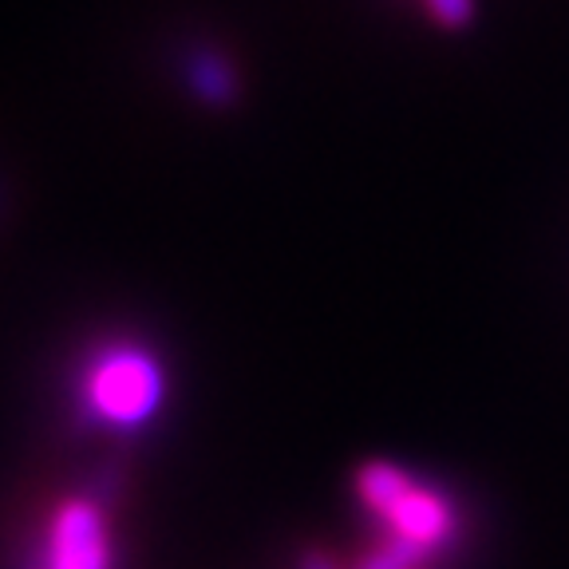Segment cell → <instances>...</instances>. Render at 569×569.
I'll return each mask as SVG.
<instances>
[{
	"label": "cell",
	"mask_w": 569,
	"mask_h": 569,
	"mask_svg": "<svg viewBox=\"0 0 569 569\" xmlns=\"http://www.w3.org/2000/svg\"><path fill=\"white\" fill-rule=\"evenodd\" d=\"M40 569H116L111 526L103 502L91 495L63 498L44 530Z\"/></svg>",
	"instance_id": "7a4b0ae2"
},
{
	"label": "cell",
	"mask_w": 569,
	"mask_h": 569,
	"mask_svg": "<svg viewBox=\"0 0 569 569\" xmlns=\"http://www.w3.org/2000/svg\"><path fill=\"white\" fill-rule=\"evenodd\" d=\"M167 376L154 352L139 345H107L83 372V408L111 431H139L159 416Z\"/></svg>",
	"instance_id": "6da1fadb"
},
{
	"label": "cell",
	"mask_w": 569,
	"mask_h": 569,
	"mask_svg": "<svg viewBox=\"0 0 569 569\" xmlns=\"http://www.w3.org/2000/svg\"><path fill=\"white\" fill-rule=\"evenodd\" d=\"M297 569H340V566L329 558V553H320V550H305L301 558H297Z\"/></svg>",
	"instance_id": "277c9868"
},
{
	"label": "cell",
	"mask_w": 569,
	"mask_h": 569,
	"mask_svg": "<svg viewBox=\"0 0 569 569\" xmlns=\"http://www.w3.org/2000/svg\"><path fill=\"white\" fill-rule=\"evenodd\" d=\"M383 533L400 538V542L416 546L419 553L436 558L459 538V507L443 487H431L416 475L411 487L403 490L388 510H380Z\"/></svg>",
	"instance_id": "3957f363"
}]
</instances>
